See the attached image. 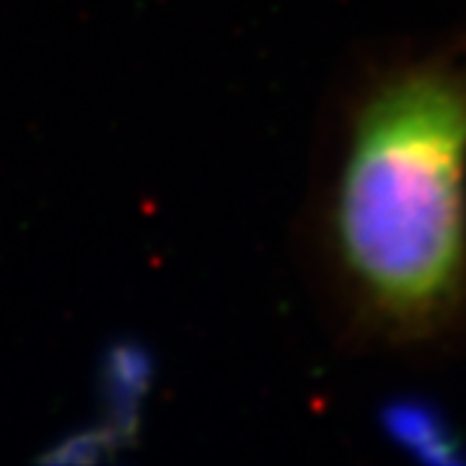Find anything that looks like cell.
Instances as JSON below:
<instances>
[{"label": "cell", "mask_w": 466, "mask_h": 466, "mask_svg": "<svg viewBox=\"0 0 466 466\" xmlns=\"http://www.w3.org/2000/svg\"><path fill=\"white\" fill-rule=\"evenodd\" d=\"M332 275L355 317L428 342L466 309V66L417 57L352 99L324 200Z\"/></svg>", "instance_id": "obj_1"}, {"label": "cell", "mask_w": 466, "mask_h": 466, "mask_svg": "<svg viewBox=\"0 0 466 466\" xmlns=\"http://www.w3.org/2000/svg\"><path fill=\"white\" fill-rule=\"evenodd\" d=\"M386 428L394 443L410 449L420 459H431L441 464V461H453L456 456V446H459L456 438L446 425H441L433 410L422 404H412V401L394 404L386 415Z\"/></svg>", "instance_id": "obj_2"}]
</instances>
